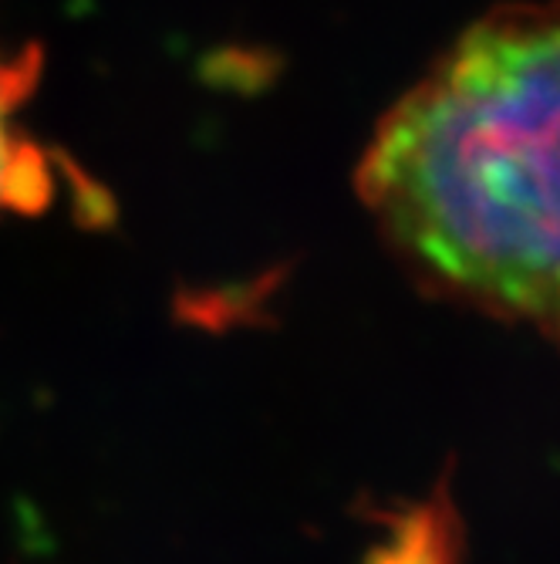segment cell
I'll return each instance as SVG.
<instances>
[{
    "instance_id": "6da1fadb",
    "label": "cell",
    "mask_w": 560,
    "mask_h": 564,
    "mask_svg": "<svg viewBox=\"0 0 560 564\" xmlns=\"http://www.w3.org/2000/svg\"><path fill=\"white\" fill-rule=\"evenodd\" d=\"M359 196L422 281L560 338V11L455 37L378 122Z\"/></svg>"
},
{
    "instance_id": "7a4b0ae2",
    "label": "cell",
    "mask_w": 560,
    "mask_h": 564,
    "mask_svg": "<svg viewBox=\"0 0 560 564\" xmlns=\"http://www.w3.org/2000/svg\"><path fill=\"white\" fill-rule=\"evenodd\" d=\"M41 68L37 41H11L0 31V214H37L55 196V163L18 122Z\"/></svg>"
}]
</instances>
